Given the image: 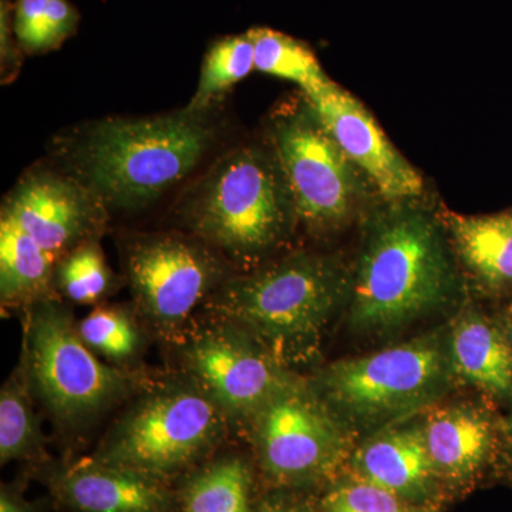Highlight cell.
Instances as JSON below:
<instances>
[{
    "label": "cell",
    "instance_id": "26",
    "mask_svg": "<svg viewBox=\"0 0 512 512\" xmlns=\"http://www.w3.org/2000/svg\"><path fill=\"white\" fill-rule=\"evenodd\" d=\"M86 345L114 366L131 362L143 346L131 313L117 306H100L77 325Z\"/></svg>",
    "mask_w": 512,
    "mask_h": 512
},
{
    "label": "cell",
    "instance_id": "12",
    "mask_svg": "<svg viewBox=\"0 0 512 512\" xmlns=\"http://www.w3.org/2000/svg\"><path fill=\"white\" fill-rule=\"evenodd\" d=\"M2 218L35 239L57 261L77 245L99 239L109 208L66 171L29 170L5 197Z\"/></svg>",
    "mask_w": 512,
    "mask_h": 512
},
{
    "label": "cell",
    "instance_id": "28",
    "mask_svg": "<svg viewBox=\"0 0 512 512\" xmlns=\"http://www.w3.org/2000/svg\"><path fill=\"white\" fill-rule=\"evenodd\" d=\"M22 47L13 30V0H0V67L2 82L15 79L22 66Z\"/></svg>",
    "mask_w": 512,
    "mask_h": 512
},
{
    "label": "cell",
    "instance_id": "20",
    "mask_svg": "<svg viewBox=\"0 0 512 512\" xmlns=\"http://www.w3.org/2000/svg\"><path fill=\"white\" fill-rule=\"evenodd\" d=\"M252 476L237 457L214 461L185 483L181 512H251Z\"/></svg>",
    "mask_w": 512,
    "mask_h": 512
},
{
    "label": "cell",
    "instance_id": "18",
    "mask_svg": "<svg viewBox=\"0 0 512 512\" xmlns=\"http://www.w3.org/2000/svg\"><path fill=\"white\" fill-rule=\"evenodd\" d=\"M57 259L12 221L0 217V299L3 308H29L49 298Z\"/></svg>",
    "mask_w": 512,
    "mask_h": 512
},
{
    "label": "cell",
    "instance_id": "6",
    "mask_svg": "<svg viewBox=\"0 0 512 512\" xmlns=\"http://www.w3.org/2000/svg\"><path fill=\"white\" fill-rule=\"evenodd\" d=\"M228 423L187 377L157 384L121 416L93 458L164 481L220 446Z\"/></svg>",
    "mask_w": 512,
    "mask_h": 512
},
{
    "label": "cell",
    "instance_id": "15",
    "mask_svg": "<svg viewBox=\"0 0 512 512\" xmlns=\"http://www.w3.org/2000/svg\"><path fill=\"white\" fill-rule=\"evenodd\" d=\"M359 480L414 503L429 495L437 476L423 429L387 431L366 441L353 457Z\"/></svg>",
    "mask_w": 512,
    "mask_h": 512
},
{
    "label": "cell",
    "instance_id": "14",
    "mask_svg": "<svg viewBox=\"0 0 512 512\" xmlns=\"http://www.w3.org/2000/svg\"><path fill=\"white\" fill-rule=\"evenodd\" d=\"M60 501L76 512H168L171 494L163 480L101 463L82 460L55 480Z\"/></svg>",
    "mask_w": 512,
    "mask_h": 512
},
{
    "label": "cell",
    "instance_id": "7",
    "mask_svg": "<svg viewBox=\"0 0 512 512\" xmlns=\"http://www.w3.org/2000/svg\"><path fill=\"white\" fill-rule=\"evenodd\" d=\"M123 259L138 315L167 342L184 338L195 309L231 276L224 256L177 232L134 235Z\"/></svg>",
    "mask_w": 512,
    "mask_h": 512
},
{
    "label": "cell",
    "instance_id": "9",
    "mask_svg": "<svg viewBox=\"0 0 512 512\" xmlns=\"http://www.w3.org/2000/svg\"><path fill=\"white\" fill-rule=\"evenodd\" d=\"M271 146L291 188L298 221L313 232L332 231L346 224L363 194L359 170L340 150L308 100L275 117Z\"/></svg>",
    "mask_w": 512,
    "mask_h": 512
},
{
    "label": "cell",
    "instance_id": "31",
    "mask_svg": "<svg viewBox=\"0 0 512 512\" xmlns=\"http://www.w3.org/2000/svg\"><path fill=\"white\" fill-rule=\"evenodd\" d=\"M507 336H508V340H510L511 345H512V320L510 323V328H508Z\"/></svg>",
    "mask_w": 512,
    "mask_h": 512
},
{
    "label": "cell",
    "instance_id": "27",
    "mask_svg": "<svg viewBox=\"0 0 512 512\" xmlns=\"http://www.w3.org/2000/svg\"><path fill=\"white\" fill-rule=\"evenodd\" d=\"M323 512H423L383 488L357 480L340 485L326 497Z\"/></svg>",
    "mask_w": 512,
    "mask_h": 512
},
{
    "label": "cell",
    "instance_id": "4",
    "mask_svg": "<svg viewBox=\"0 0 512 512\" xmlns=\"http://www.w3.org/2000/svg\"><path fill=\"white\" fill-rule=\"evenodd\" d=\"M402 204L377 218L360 256L350 311L359 328L406 325L450 295L453 269L439 228Z\"/></svg>",
    "mask_w": 512,
    "mask_h": 512
},
{
    "label": "cell",
    "instance_id": "13",
    "mask_svg": "<svg viewBox=\"0 0 512 512\" xmlns=\"http://www.w3.org/2000/svg\"><path fill=\"white\" fill-rule=\"evenodd\" d=\"M305 99L357 170L372 181L384 200L406 202L419 197L423 180L384 136L382 128L356 97L330 80Z\"/></svg>",
    "mask_w": 512,
    "mask_h": 512
},
{
    "label": "cell",
    "instance_id": "5",
    "mask_svg": "<svg viewBox=\"0 0 512 512\" xmlns=\"http://www.w3.org/2000/svg\"><path fill=\"white\" fill-rule=\"evenodd\" d=\"M23 373L49 413L72 429L101 416L137 387L130 372L107 365L86 345L72 313L52 296L26 312Z\"/></svg>",
    "mask_w": 512,
    "mask_h": 512
},
{
    "label": "cell",
    "instance_id": "21",
    "mask_svg": "<svg viewBox=\"0 0 512 512\" xmlns=\"http://www.w3.org/2000/svg\"><path fill=\"white\" fill-rule=\"evenodd\" d=\"M255 70L298 84L311 94L330 82L311 47L295 37L269 28L251 29Z\"/></svg>",
    "mask_w": 512,
    "mask_h": 512
},
{
    "label": "cell",
    "instance_id": "30",
    "mask_svg": "<svg viewBox=\"0 0 512 512\" xmlns=\"http://www.w3.org/2000/svg\"><path fill=\"white\" fill-rule=\"evenodd\" d=\"M258 512H309L305 505L295 503V501L285 500V498H272L265 501Z\"/></svg>",
    "mask_w": 512,
    "mask_h": 512
},
{
    "label": "cell",
    "instance_id": "29",
    "mask_svg": "<svg viewBox=\"0 0 512 512\" xmlns=\"http://www.w3.org/2000/svg\"><path fill=\"white\" fill-rule=\"evenodd\" d=\"M0 512H32V505L18 494L2 490L0 495Z\"/></svg>",
    "mask_w": 512,
    "mask_h": 512
},
{
    "label": "cell",
    "instance_id": "17",
    "mask_svg": "<svg viewBox=\"0 0 512 512\" xmlns=\"http://www.w3.org/2000/svg\"><path fill=\"white\" fill-rule=\"evenodd\" d=\"M451 357L458 375L484 392L512 396V345L490 320L468 313L454 326Z\"/></svg>",
    "mask_w": 512,
    "mask_h": 512
},
{
    "label": "cell",
    "instance_id": "16",
    "mask_svg": "<svg viewBox=\"0 0 512 512\" xmlns=\"http://www.w3.org/2000/svg\"><path fill=\"white\" fill-rule=\"evenodd\" d=\"M421 429L437 476L448 481L463 483L476 477L493 453V424L474 407L434 410Z\"/></svg>",
    "mask_w": 512,
    "mask_h": 512
},
{
    "label": "cell",
    "instance_id": "11",
    "mask_svg": "<svg viewBox=\"0 0 512 512\" xmlns=\"http://www.w3.org/2000/svg\"><path fill=\"white\" fill-rule=\"evenodd\" d=\"M259 463L281 485L332 476L346 457V437L332 407L296 380L248 421Z\"/></svg>",
    "mask_w": 512,
    "mask_h": 512
},
{
    "label": "cell",
    "instance_id": "1",
    "mask_svg": "<svg viewBox=\"0 0 512 512\" xmlns=\"http://www.w3.org/2000/svg\"><path fill=\"white\" fill-rule=\"evenodd\" d=\"M217 138L208 111L180 110L148 119L110 117L57 138L55 153L109 210L156 202L200 164Z\"/></svg>",
    "mask_w": 512,
    "mask_h": 512
},
{
    "label": "cell",
    "instance_id": "32",
    "mask_svg": "<svg viewBox=\"0 0 512 512\" xmlns=\"http://www.w3.org/2000/svg\"><path fill=\"white\" fill-rule=\"evenodd\" d=\"M511 439H512V420H511Z\"/></svg>",
    "mask_w": 512,
    "mask_h": 512
},
{
    "label": "cell",
    "instance_id": "24",
    "mask_svg": "<svg viewBox=\"0 0 512 512\" xmlns=\"http://www.w3.org/2000/svg\"><path fill=\"white\" fill-rule=\"evenodd\" d=\"M55 286L69 301L92 305L103 301L117 286L99 239L77 245L57 261Z\"/></svg>",
    "mask_w": 512,
    "mask_h": 512
},
{
    "label": "cell",
    "instance_id": "8",
    "mask_svg": "<svg viewBox=\"0 0 512 512\" xmlns=\"http://www.w3.org/2000/svg\"><path fill=\"white\" fill-rule=\"evenodd\" d=\"M447 376L440 343L430 339L333 363L319 379V396L360 421L392 419L429 403Z\"/></svg>",
    "mask_w": 512,
    "mask_h": 512
},
{
    "label": "cell",
    "instance_id": "19",
    "mask_svg": "<svg viewBox=\"0 0 512 512\" xmlns=\"http://www.w3.org/2000/svg\"><path fill=\"white\" fill-rule=\"evenodd\" d=\"M450 229L461 258L484 284L512 285V214L451 215Z\"/></svg>",
    "mask_w": 512,
    "mask_h": 512
},
{
    "label": "cell",
    "instance_id": "2",
    "mask_svg": "<svg viewBox=\"0 0 512 512\" xmlns=\"http://www.w3.org/2000/svg\"><path fill=\"white\" fill-rule=\"evenodd\" d=\"M178 212L191 235L242 268L271 254L298 221L272 146L229 150L185 191Z\"/></svg>",
    "mask_w": 512,
    "mask_h": 512
},
{
    "label": "cell",
    "instance_id": "23",
    "mask_svg": "<svg viewBox=\"0 0 512 512\" xmlns=\"http://www.w3.org/2000/svg\"><path fill=\"white\" fill-rule=\"evenodd\" d=\"M79 23V12L69 0H13V30L25 55L59 49Z\"/></svg>",
    "mask_w": 512,
    "mask_h": 512
},
{
    "label": "cell",
    "instance_id": "3",
    "mask_svg": "<svg viewBox=\"0 0 512 512\" xmlns=\"http://www.w3.org/2000/svg\"><path fill=\"white\" fill-rule=\"evenodd\" d=\"M346 293L335 259L295 254L244 275H231L205 309L245 330L285 367L309 362Z\"/></svg>",
    "mask_w": 512,
    "mask_h": 512
},
{
    "label": "cell",
    "instance_id": "10",
    "mask_svg": "<svg viewBox=\"0 0 512 512\" xmlns=\"http://www.w3.org/2000/svg\"><path fill=\"white\" fill-rule=\"evenodd\" d=\"M178 345L185 377L229 423H248L276 394L296 382L261 343L227 320L214 318L188 329Z\"/></svg>",
    "mask_w": 512,
    "mask_h": 512
},
{
    "label": "cell",
    "instance_id": "25",
    "mask_svg": "<svg viewBox=\"0 0 512 512\" xmlns=\"http://www.w3.org/2000/svg\"><path fill=\"white\" fill-rule=\"evenodd\" d=\"M42 447V431L32 403L28 384L10 377L0 392V461L32 457Z\"/></svg>",
    "mask_w": 512,
    "mask_h": 512
},
{
    "label": "cell",
    "instance_id": "22",
    "mask_svg": "<svg viewBox=\"0 0 512 512\" xmlns=\"http://www.w3.org/2000/svg\"><path fill=\"white\" fill-rule=\"evenodd\" d=\"M255 70V43L251 30L212 43L202 63L194 96L184 110L208 111L215 100Z\"/></svg>",
    "mask_w": 512,
    "mask_h": 512
}]
</instances>
